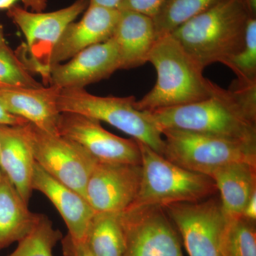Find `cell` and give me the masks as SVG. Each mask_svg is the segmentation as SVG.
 <instances>
[{
	"label": "cell",
	"mask_w": 256,
	"mask_h": 256,
	"mask_svg": "<svg viewBox=\"0 0 256 256\" xmlns=\"http://www.w3.org/2000/svg\"><path fill=\"white\" fill-rule=\"evenodd\" d=\"M210 178L220 194V203L228 220L242 216L256 192V163L235 162L216 169Z\"/></svg>",
	"instance_id": "19"
},
{
	"label": "cell",
	"mask_w": 256,
	"mask_h": 256,
	"mask_svg": "<svg viewBox=\"0 0 256 256\" xmlns=\"http://www.w3.org/2000/svg\"><path fill=\"white\" fill-rule=\"evenodd\" d=\"M160 131L178 130L256 146V84L216 85L212 95L188 105L146 111Z\"/></svg>",
	"instance_id": "1"
},
{
	"label": "cell",
	"mask_w": 256,
	"mask_h": 256,
	"mask_svg": "<svg viewBox=\"0 0 256 256\" xmlns=\"http://www.w3.org/2000/svg\"><path fill=\"white\" fill-rule=\"evenodd\" d=\"M40 216L28 210V205L0 170V250L22 239Z\"/></svg>",
	"instance_id": "20"
},
{
	"label": "cell",
	"mask_w": 256,
	"mask_h": 256,
	"mask_svg": "<svg viewBox=\"0 0 256 256\" xmlns=\"http://www.w3.org/2000/svg\"><path fill=\"white\" fill-rule=\"evenodd\" d=\"M119 16L118 10L89 4L82 20L73 22L64 30L52 53L50 68L88 47L112 38Z\"/></svg>",
	"instance_id": "15"
},
{
	"label": "cell",
	"mask_w": 256,
	"mask_h": 256,
	"mask_svg": "<svg viewBox=\"0 0 256 256\" xmlns=\"http://www.w3.org/2000/svg\"><path fill=\"white\" fill-rule=\"evenodd\" d=\"M21 129L37 164L85 197L88 181L98 161L76 143L60 134L44 132L30 122L22 124Z\"/></svg>",
	"instance_id": "8"
},
{
	"label": "cell",
	"mask_w": 256,
	"mask_h": 256,
	"mask_svg": "<svg viewBox=\"0 0 256 256\" xmlns=\"http://www.w3.org/2000/svg\"><path fill=\"white\" fill-rule=\"evenodd\" d=\"M222 256H256V222L240 216L229 220L222 247Z\"/></svg>",
	"instance_id": "24"
},
{
	"label": "cell",
	"mask_w": 256,
	"mask_h": 256,
	"mask_svg": "<svg viewBox=\"0 0 256 256\" xmlns=\"http://www.w3.org/2000/svg\"><path fill=\"white\" fill-rule=\"evenodd\" d=\"M28 121L21 118L10 114L5 110L3 106L0 102V124H8V126H22L28 124Z\"/></svg>",
	"instance_id": "30"
},
{
	"label": "cell",
	"mask_w": 256,
	"mask_h": 256,
	"mask_svg": "<svg viewBox=\"0 0 256 256\" xmlns=\"http://www.w3.org/2000/svg\"><path fill=\"white\" fill-rule=\"evenodd\" d=\"M32 188L43 193L54 205L68 228V235L75 240L84 242L96 213L86 198L50 176L36 162Z\"/></svg>",
	"instance_id": "16"
},
{
	"label": "cell",
	"mask_w": 256,
	"mask_h": 256,
	"mask_svg": "<svg viewBox=\"0 0 256 256\" xmlns=\"http://www.w3.org/2000/svg\"><path fill=\"white\" fill-rule=\"evenodd\" d=\"M89 0H76L66 8L50 12H32L15 5L6 11L8 18L22 32L26 43L16 54L32 74L41 76L48 85L50 58L66 28L86 10Z\"/></svg>",
	"instance_id": "6"
},
{
	"label": "cell",
	"mask_w": 256,
	"mask_h": 256,
	"mask_svg": "<svg viewBox=\"0 0 256 256\" xmlns=\"http://www.w3.org/2000/svg\"></svg>",
	"instance_id": "35"
},
{
	"label": "cell",
	"mask_w": 256,
	"mask_h": 256,
	"mask_svg": "<svg viewBox=\"0 0 256 256\" xmlns=\"http://www.w3.org/2000/svg\"><path fill=\"white\" fill-rule=\"evenodd\" d=\"M122 0H89V4L102 6L108 9L118 10L122 4Z\"/></svg>",
	"instance_id": "32"
},
{
	"label": "cell",
	"mask_w": 256,
	"mask_h": 256,
	"mask_svg": "<svg viewBox=\"0 0 256 256\" xmlns=\"http://www.w3.org/2000/svg\"><path fill=\"white\" fill-rule=\"evenodd\" d=\"M223 0H165L153 18L158 38Z\"/></svg>",
	"instance_id": "22"
},
{
	"label": "cell",
	"mask_w": 256,
	"mask_h": 256,
	"mask_svg": "<svg viewBox=\"0 0 256 256\" xmlns=\"http://www.w3.org/2000/svg\"><path fill=\"white\" fill-rule=\"evenodd\" d=\"M60 90V88L54 85L36 88L0 86V102L10 114L44 132L58 134Z\"/></svg>",
	"instance_id": "14"
},
{
	"label": "cell",
	"mask_w": 256,
	"mask_h": 256,
	"mask_svg": "<svg viewBox=\"0 0 256 256\" xmlns=\"http://www.w3.org/2000/svg\"><path fill=\"white\" fill-rule=\"evenodd\" d=\"M242 217L250 222H256V192L252 194V196L247 202Z\"/></svg>",
	"instance_id": "31"
},
{
	"label": "cell",
	"mask_w": 256,
	"mask_h": 256,
	"mask_svg": "<svg viewBox=\"0 0 256 256\" xmlns=\"http://www.w3.org/2000/svg\"><path fill=\"white\" fill-rule=\"evenodd\" d=\"M163 208L181 236L188 256H222V242L229 220L220 200L212 196Z\"/></svg>",
	"instance_id": "9"
},
{
	"label": "cell",
	"mask_w": 256,
	"mask_h": 256,
	"mask_svg": "<svg viewBox=\"0 0 256 256\" xmlns=\"http://www.w3.org/2000/svg\"><path fill=\"white\" fill-rule=\"evenodd\" d=\"M63 238L62 232L44 215L40 216L32 230L18 242L8 256H53V249Z\"/></svg>",
	"instance_id": "23"
},
{
	"label": "cell",
	"mask_w": 256,
	"mask_h": 256,
	"mask_svg": "<svg viewBox=\"0 0 256 256\" xmlns=\"http://www.w3.org/2000/svg\"><path fill=\"white\" fill-rule=\"evenodd\" d=\"M58 134L76 143L99 162L141 164L139 144L114 136L100 121L73 112H60Z\"/></svg>",
	"instance_id": "11"
},
{
	"label": "cell",
	"mask_w": 256,
	"mask_h": 256,
	"mask_svg": "<svg viewBox=\"0 0 256 256\" xmlns=\"http://www.w3.org/2000/svg\"><path fill=\"white\" fill-rule=\"evenodd\" d=\"M119 69L118 48L112 37L88 47L66 63L52 66L48 85L62 89L85 88L87 86L109 78Z\"/></svg>",
	"instance_id": "13"
},
{
	"label": "cell",
	"mask_w": 256,
	"mask_h": 256,
	"mask_svg": "<svg viewBox=\"0 0 256 256\" xmlns=\"http://www.w3.org/2000/svg\"><path fill=\"white\" fill-rule=\"evenodd\" d=\"M223 64L233 70L237 84H256V16H250L248 22L244 48Z\"/></svg>",
	"instance_id": "25"
},
{
	"label": "cell",
	"mask_w": 256,
	"mask_h": 256,
	"mask_svg": "<svg viewBox=\"0 0 256 256\" xmlns=\"http://www.w3.org/2000/svg\"><path fill=\"white\" fill-rule=\"evenodd\" d=\"M0 86L36 88L44 85L34 78L16 52L6 44L0 45Z\"/></svg>",
	"instance_id": "26"
},
{
	"label": "cell",
	"mask_w": 256,
	"mask_h": 256,
	"mask_svg": "<svg viewBox=\"0 0 256 256\" xmlns=\"http://www.w3.org/2000/svg\"><path fill=\"white\" fill-rule=\"evenodd\" d=\"M138 142L142 159V180L131 206L164 207L180 202L202 201L215 194L216 186L210 176L178 166L150 146Z\"/></svg>",
	"instance_id": "4"
},
{
	"label": "cell",
	"mask_w": 256,
	"mask_h": 256,
	"mask_svg": "<svg viewBox=\"0 0 256 256\" xmlns=\"http://www.w3.org/2000/svg\"><path fill=\"white\" fill-rule=\"evenodd\" d=\"M120 213H96L85 242L94 256H124L126 240Z\"/></svg>",
	"instance_id": "21"
},
{
	"label": "cell",
	"mask_w": 256,
	"mask_h": 256,
	"mask_svg": "<svg viewBox=\"0 0 256 256\" xmlns=\"http://www.w3.org/2000/svg\"><path fill=\"white\" fill-rule=\"evenodd\" d=\"M136 101L133 96L102 97L92 95L85 88L62 89L58 108L60 112H73L104 121L163 156L162 134L146 111L134 108Z\"/></svg>",
	"instance_id": "5"
},
{
	"label": "cell",
	"mask_w": 256,
	"mask_h": 256,
	"mask_svg": "<svg viewBox=\"0 0 256 256\" xmlns=\"http://www.w3.org/2000/svg\"><path fill=\"white\" fill-rule=\"evenodd\" d=\"M252 16L245 0H223L180 25L170 34L203 68L223 64L245 44Z\"/></svg>",
	"instance_id": "2"
},
{
	"label": "cell",
	"mask_w": 256,
	"mask_h": 256,
	"mask_svg": "<svg viewBox=\"0 0 256 256\" xmlns=\"http://www.w3.org/2000/svg\"><path fill=\"white\" fill-rule=\"evenodd\" d=\"M6 42L5 40L4 31H3V28L0 24V45L6 44Z\"/></svg>",
	"instance_id": "34"
},
{
	"label": "cell",
	"mask_w": 256,
	"mask_h": 256,
	"mask_svg": "<svg viewBox=\"0 0 256 256\" xmlns=\"http://www.w3.org/2000/svg\"><path fill=\"white\" fill-rule=\"evenodd\" d=\"M142 180L141 164L98 162L85 197L96 213H120L136 201Z\"/></svg>",
	"instance_id": "12"
},
{
	"label": "cell",
	"mask_w": 256,
	"mask_h": 256,
	"mask_svg": "<svg viewBox=\"0 0 256 256\" xmlns=\"http://www.w3.org/2000/svg\"><path fill=\"white\" fill-rule=\"evenodd\" d=\"M156 68L154 88L134 106L140 111L188 105L208 98L216 85L203 75L204 69L172 36L158 38L148 58Z\"/></svg>",
	"instance_id": "3"
},
{
	"label": "cell",
	"mask_w": 256,
	"mask_h": 256,
	"mask_svg": "<svg viewBox=\"0 0 256 256\" xmlns=\"http://www.w3.org/2000/svg\"><path fill=\"white\" fill-rule=\"evenodd\" d=\"M120 216L124 256H184L178 232L163 207L130 206Z\"/></svg>",
	"instance_id": "10"
},
{
	"label": "cell",
	"mask_w": 256,
	"mask_h": 256,
	"mask_svg": "<svg viewBox=\"0 0 256 256\" xmlns=\"http://www.w3.org/2000/svg\"><path fill=\"white\" fill-rule=\"evenodd\" d=\"M162 134L164 136L163 156L194 172L210 176L229 163H256V146L178 130H164Z\"/></svg>",
	"instance_id": "7"
},
{
	"label": "cell",
	"mask_w": 256,
	"mask_h": 256,
	"mask_svg": "<svg viewBox=\"0 0 256 256\" xmlns=\"http://www.w3.org/2000/svg\"><path fill=\"white\" fill-rule=\"evenodd\" d=\"M112 37L118 48L120 69L138 68L148 62L158 40L153 18L130 10H120Z\"/></svg>",
	"instance_id": "17"
},
{
	"label": "cell",
	"mask_w": 256,
	"mask_h": 256,
	"mask_svg": "<svg viewBox=\"0 0 256 256\" xmlns=\"http://www.w3.org/2000/svg\"><path fill=\"white\" fill-rule=\"evenodd\" d=\"M35 162L21 126L0 124V170L28 205L33 191Z\"/></svg>",
	"instance_id": "18"
},
{
	"label": "cell",
	"mask_w": 256,
	"mask_h": 256,
	"mask_svg": "<svg viewBox=\"0 0 256 256\" xmlns=\"http://www.w3.org/2000/svg\"><path fill=\"white\" fill-rule=\"evenodd\" d=\"M245 2L250 14L256 16V0H245Z\"/></svg>",
	"instance_id": "33"
},
{
	"label": "cell",
	"mask_w": 256,
	"mask_h": 256,
	"mask_svg": "<svg viewBox=\"0 0 256 256\" xmlns=\"http://www.w3.org/2000/svg\"><path fill=\"white\" fill-rule=\"evenodd\" d=\"M64 256H94L85 242L75 240L67 234L62 239Z\"/></svg>",
	"instance_id": "28"
},
{
	"label": "cell",
	"mask_w": 256,
	"mask_h": 256,
	"mask_svg": "<svg viewBox=\"0 0 256 256\" xmlns=\"http://www.w3.org/2000/svg\"><path fill=\"white\" fill-rule=\"evenodd\" d=\"M165 0H122L120 10H130L148 15L156 16Z\"/></svg>",
	"instance_id": "27"
},
{
	"label": "cell",
	"mask_w": 256,
	"mask_h": 256,
	"mask_svg": "<svg viewBox=\"0 0 256 256\" xmlns=\"http://www.w3.org/2000/svg\"><path fill=\"white\" fill-rule=\"evenodd\" d=\"M18 3H22L25 9L40 12L46 10L48 1L47 0H0V10L8 11L15 5H18Z\"/></svg>",
	"instance_id": "29"
}]
</instances>
